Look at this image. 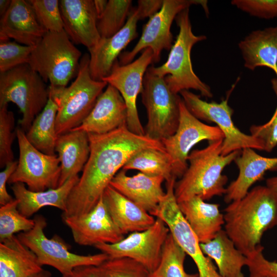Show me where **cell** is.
<instances>
[{
  "instance_id": "obj_1",
  "label": "cell",
  "mask_w": 277,
  "mask_h": 277,
  "mask_svg": "<svg viewBox=\"0 0 277 277\" xmlns=\"http://www.w3.org/2000/svg\"><path fill=\"white\" fill-rule=\"evenodd\" d=\"M90 152L82 175L68 197L62 217L88 213L97 204L113 177L137 152L165 150L161 142L131 132L124 126L110 132L88 133Z\"/></svg>"
},
{
  "instance_id": "obj_2",
  "label": "cell",
  "mask_w": 277,
  "mask_h": 277,
  "mask_svg": "<svg viewBox=\"0 0 277 277\" xmlns=\"http://www.w3.org/2000/svg\"><path fill=\"white\" fill-rule=\"evenodd\" d=\"M225 231L247 258L264 249L265 231L277 226V194L267 186H257L224 209Z\"/></svg>"
},
{
  "instance_id": "obj_3",
  "label": "cell",
  "mask_w": 277,
  "mask_h": 277,
  "mask_svg": "<svg viewBox=\"0 0 277 277\" xmlns=\"http://www.w3.org/2000/svg\"><path fill=\"white\" fill-rule=\"evenodd\" d=\"M223 140L210 142L205 148L190 152L187 169L174 184L177 203L194 196L205 201L225 194L228 178L223 171L235 161L241 151L223 155Z\"/></svg>"
},
{
  "instance_id": "obj_4",
  "label": "cell",
  "mask_w": 277,
  "mask_h": 277,
  "mask_svg": "<svg viewBox=\"0 0 277 277\" xmlns=\"http://www.w3.org/2000/svg\"><path fill=\"white\" fill-rule=\"evenodd\" d=\"M90 55H82L78 73L72 84L65 87L49 86V97L57 106L55 126L58 136L80 126L90 113L103 89L108 85L91 76Z\"/></svg>"
},
{
  "instance_id": "obj_5",
  "label": "cell",
  "mask_w": 277,
  "mask_h": 277,
  "mask_svg": "<svg viewBox=\"0 0 277 277\" xmlns=\"http://www.w3.org/2000/svg\"><path fill=\"white\" fill-rule=\"evenodd\" d=\"M179 28L176 40L170 50L167 61L159 67L150 66L156 75L165 78L169 89L178 94L183 90L193 89L202 96L211 98L210 87L194 73L191 60L192 47L204 41V35H196L192 30L189 17V8L181 11L175 19Z\"/></svg>"
},
{
  "instance_id": "obj_6",
  "label": "cell",
  "mask_w": 277,
  "mask_h": 277,
  "mask_svg": "<svg viewBox=\"0 0 277 277\" xmlns=\"http://www.w3.org/2000/svg\"><path fill=\"white\" fill-rule=\"evenodd\" d=\"M82 56L65 30L47 32L34 46L28 64L49 86L65 87L77 76Z\"/></svg>"
},
{
  "instance_id": "obj_7",
  "label": "cell",
  "mask_w": 277,
  "mask_h": 277,
  "mask_svg": "<svg viewBox=\"0 0 277 277\" xmlns=\"http://www.w3.org/2000/svg\"><path fill=\"white\" fill-rule=\"evenodd\" d=\"M49 98V87L28 64L0 73V107L11 102L22 113L19 127L26 133Z\"/></svg>"
},
{
  "instance_id": "obj_8",
  "label": "cell",
  "mask_w": 277,
  "mask_h": 277,
  "mask_svg": "<svg viewBox=\"0 0 277 277\" xmlns=\"http://www.w3.org/2000/svg\"><path fill=\"white\" fill-rule=\"evenodd\" d=\"M141 95L147 114L145 135L160 142L173 135L179 123L182 97L171 92L165 78L155 74L149 67L144 76Z\"/></svg>"
},
{
  "instance_id": "obj_9",
  "label": "cell",
  "mask_w": 277,
  "mask_h": 277,
  "mask_svg": "<svg viewBox=\"0 0 277 277\" xmlns=\"http://www.w3.org/2000/svg\"><path fill=\"white\" fill-rule=\"evenodd\" d=\"M33 219V228L18 233L17 236L35 254L42 266L52 267L63 275L80 266H97L108 258L106 254L102 252L89 255L71 252L68 244L58 235H54L51 238L46 236L44 230L47 223L44 216L36 214Z\"/></svg>"
},
{
  "instance_id": "obj_10",
  "label": "cell",
  "mask_w": 277,
  "mask_h": 277,
  "mask_svg": "<svg viewBox=\"0 0 277 277\" xmlns=\"http://www.w3.org/2000/svg\"><path fill=\"white\" fill-rule=\"evenodd\" d=\"M192 5H200L206 15L209 14L207 1L203 0H163L161 9L149 18L143 28L142 35L133 49L122 52L118 56L120 65L133 61L135 56L146 48H150L153 54V63L161 58L163 50H169L173 44L171 27L177 15Z\"/></svg>"
},
{
  "instance_id": "obj_11",
  "label": "cell",
  "mask_w": 277,
  "mask_h": 277,
  "mask_svg": "<svg viewBox=\"0 0 277 277\" xmlns=\"http://www.w3.org/2000/svg\"><path fill=\"white\" fill-rule=\"evenodd\" d=\"M180 94L188 110L200 120L216 124L224 135L222 153L227 155L246 148L264 150V146L258 138L242 132L234 124L233 109L227 99L220 103L207 102L189 90H183Z\"/></svg>"
},
{
  "instance_id": "obj_12",
  "label": "cell",
  "mask_w": 277,
  "mask_h": 277,
  "mask_svg": "<svg viewBox=\"0 0 277 277\" xmlns=\"http://www.w3.org/2000/svg\"><path fill=\"white\" fill-rule=\"evenodd\" d=\"M19 148L17 167L8 184L22 183L32 191H42L58 187L61 176L57 155L46 154L35 148L27 140L25 132L16 128Z\"/></svg>"
},
{
  "instance_id": "obj_13",
  "label": "cell",
  "mask_w": 277,
  "mask_h": 277,
  "mask_svg": "<svg viewBox=\"0 0 277 277\" xmlns=\"http://www.w3.org/2000/svg\"><path fill=\"white\" fill-rule=\"evenodd\" d=\"M175 179L166 182L165 195L152 214L162 220L174 239L194 262L199 277H223L212 260L202 250L200 243L182 214L174 192Z\"/></svg>"
},
{
  "instance_id": "obj_14",
  "label": "cell",
  "mask_w": 277,
  "mask_h": 277,
  "mask_svg": "<svg viewBox=\"0 0 277 277\" xmlns=\"http://www.w3.org/2000/svg\"><path fill=\"white\" fill-rule=\"evenodd\" d=\"M155 218L154 224L145 230L130 233L118 242L99 244L94 247L109 258L126 257L134 260L150 273L160 263L164 245L170 233L166 223Z\"/></svg>"
},
{
  "instance_id": "obj_15",
  "label": "cell",
  "mask_w": 277,
  "mask_h": 277,
  "mask_svg": "<svg viewBox=\"0 0 277 277\" xmlns=\"http://www.w3.org/2000/svg\"><path fill=\"white\" fill-rule=\"evenodd\" d=\"M224 138V134L217 126L201 122L188 110L182 98L177 130L161 142L170 157L173 176L180 179L185 173L190 150L196 144L204 140L210 142Z\"/></svg>"
},
{
  "instance_id": "obj_16",
  "label": "cell",
  "mask_w": 277,
  "mask_h": 277,
  "mask_svg": "<svg viewBox=\"0 0 277 277\" xmlns=\"http://www.w3.org/2000/svg\"><path fill=\"white\" fill-rule=\"evenodd\" d=\"M155 11V6L151 1H138L137 7L132 8L123 28L110 37L101 38L98 44L89 50L90 73L94 80L102 81L109 74L122 51L137 36L138 21L150 17Z\"/></svg>"
},
{
  "instance_id": "obj_17",
  "label": "cell",
  "mask_w": 277,
  "mask_h": 277,
  "mask_svg": "<svg viewBox=\"0 0 277 277\" xmlns=\"http://www.w3.org/2000/svg\"><path fill=\"white\" fill-rule=\"evenodd\" d=\"M153 63L152 51L146 48L138 58L129 64L120 65L116 60L109 74L102 79L119 91L127 108V127L131 132L140 135H145V129L139 118L136 100L143 90L144 75Z\"/></svg>"
},
{
  "instance_id": "obj_18",
  "label": "cell",
  "mask_w": 277,
  "mask_h": 277,
  "mask_svg": "<svg viewBox=\"0 0 277 277\" xmlns=\"http://www.w3.org/2000/svg\"><path fill=\"white\" fill-rule=\"evenodd\" d=\"M62 218L70 229L74 242L81 246L113 244L124 238L112 221L103 197L88 213Z\"/></svg>"
},
{
  "instance_id": "obj_19",
  "label": "cell",
  "mask_w": 277,
  "mask_h": 277,
  "mask_svg": "<svg viewBox=\"0 0 277 277\" xmlns=\"http://www.w3.org/2000/svg\"><path fill=\"white\" fill-rule=\"evenodd\" d=\"M60 9L64 29L73 43L86 47L95 46L101 37L93 0H61Z\"/></svg>"
},
{
  "instance_id": "obj_20",
  "label": "cell",
  "mask_w": 277,
  "mask_h": 277,
  "mask_svg": "<svg viewBox=\"0 0 277 277\" xmlns=\"http://www.w3.org/2000/svg\"><path fill=\"white\" fill-rule=\"evenodd\" d=\"M47 31L39 24L29 1L12 0L0 19V42L12 38L22 45L35 46Z\"/></svg>"
},
{
  "instance_id": "obj_21",
  "label": "cell",
  "mask_w": 277,
  "mask_h": 277,
  "mask_svg": "<svg viewBox=\"0 0 277 277\" xmlns=\"http://www.w3.org/2000/svg\"><path fill=\"white\" fill-rule=\"evenodd\" d=\"M127 108L123 97L116 88L108 85L82 124L71 131L103 134L127 126Z\"/></svg>"
},
{
  "instance_id": "obj_22",
  "label": "cell",
  "mask_w": 277,
  "mask_h": 277,
  "mask_svg": "<svg viewBox=\"0 0 277 277\" xmlns=\"http://www.w3.org/2000/svg\"><path fill=\"white\" fill-rule=\"evenodd\" d=\"M126 171H119L110 185L152 215L165 195L162 186L165 179L141 172L128 176Z\"/></svg>"
},
{
  "instance_id": "obj_23",
  "label": "cell",
  "mask_w": 277,
  "mask_h": 277,
  "mask_svg": "<svg viewBox=\"0 0 277 277\" xmlns=\"http://www.w3.org/2000/svg\"><path fill=\"white\" fill-rule=\"evenodd\" d=\"M239 173L237 178L226 188L224 201L230 203L243 198L256 182L269 170H277V157L260 155L254 149L246 148L234 161Z\"/></svg>"
},
{
  "instance_id": "obj_24",
  "label": "cell",
  "mask_w": 277,
  "mask_h": 277,
  "mask_svg": "<svg viewBox=\"0 0 277 277\" xmlns=\"http://www.w3.org/2000/svg\"><path fill=\"white\" fill-rule=\"evenodd\" d=\"M102 197L112 221L124 235L145 230L155 222L154 216L110 185Z\"/></svg>"
},
{
  "instance_id": "obj_25",
  "label": "cell",
  "mask_w": 277,
  "mask_h": 277,
  "mask_svg": "<svg viewBox=\"0 0 277 277\" xmlns=\"http://www.w3.org/2000/svg\"><path fill=\"white\" fill-rule=\"evenodd\" d=\"M179 209L200 243L213 239L224 225L219 204L194 196L178 203Z\"/></svg>"
},
{
  "instance_id": "obj_26",
  "label": "cell",
  "mask_w": 277,
  "mask_h": 277,
  "mask_svg": "<svg viewBox=\"0 0 277 277\" xmlns=\"http://www.w3.org/2000/svg\"><path fill=\"white\" fill-rule=\"evenodd\" d=\"M79 178L78 175L74 176L60 187L42 191H32L22 183L12 184L11 188L18 202V211L29 218L46 206L54 207L63 212L65 211L68 197Z\"/></svg>"
},
{
  "instance_id": "obj_27",
  "label": "cell",
  "mask_w": 277,
  "mask_h": 277,
  "mask_svg": "<svg viewBox=\"0 0 277 277\" xmlns=\"http://www.w3.org/2000/svg\"><path fill=\"white\" fill-rule=\"evenodd\" d=\"M245 68L266 67L277 77V26L252 31L239 43Z\"/></svg>"
},
{
  "instance_id": "obj_28",
  "label": "cell",
  "mask_w": 277,
  "mask_h": 277,
  "mask_svg": "<svg viewBox=\"0 0 277 277\" xmlns=\"http://www.w3.org/2000/svg\"><path fill=\"white\" fill-rule=\"evenodd\" d=\"M55 152L60 161L61 172L58 187L83 171L90 152L88 134L72 130L57 136Z\"/></svg>"
},
{
  "instance_id": "obj_29",
  "label": "cell",
  "mask_w": 277,
  "mask_h": 277,
  "mask_svg": "<svg viewBox=\"0 0 277 277\" xmlns=\"http://www.w3.org/2000/svg\"><path fill=\"white\" fill-rule=\"evenodd\" d=\"M43 270L35 254L17 235L0 242V277H36Z\"/></svg>"
},
{
  "instance_id": "obj_30",
  "label": "cell",
  "mask_w": 277,
  "mask_h": 277,
  "mask_svg": "<svg viewBox=\"0 0 277 277\" xmlns=\"http://www.w3.org/2000/svg\"><path fill=\"white\" fill-rule=\"evenodd\" d=\"M203 253L216 263L223 277H244L243 267L248 258L235 246L224 230L219 231L211 240L200 243Z\"/></svg>"
},
{
  "instance_id": "obj_31",
  "label": "cell",
  "mask_w": 277,
  "mask_h": 277,
  "mask_svg": "<svg viewBox=\"0 0 277 277\" xmlns=\"http://www.w3.org/2000/svg\"><path fill=\"white\" fill-rule=\"evenodd\" d=\"M57 106L49 97L43 110L36 116L25 133L28 141L37 150L48 155L55 154V120Z\"/></svg>"
},
{
  "instance_id": "obj_32",
  "label": "cell",
  "mask_w": 277,
  "mask_h": 277,
  "mask_svg": "<svg viewBox=\"0 0 277 277\" xmlns=\"http://www.w3.org/2000/svg\"><path fill=\"white\" fill-rule=\"evenodd\" d=\"M122 169H135L149 175L162 176L166 182L176 179L173 175L169 155L165 150L157 148H147L137 152Z\"/></svg>"
},
{
  "instance_id": "obj_33",
  "label": "cell",
  "mask_w": 277,
  "mask_h": 277,
  "mask_svg": "<svg viewBox=\"0 0 277 277\" xmlns=\"http://www.w3.org/2000/svg\"><path fill=\"white\" fill-rule=\"evenodd\" d=\"M187 254L170 232L164 245L160 263L149 277H199L198 273L186 272Z\"/></svg>"
},
{
  "instance_id": "obj_34",
  "label": "cell",
  "mask_w": 277,
  "mask_h": 277,
  "mask_svg": "<svg viewBox=\"0 0 277 277\" xmlns=\"http://www.w3.org/2000/svg\"><path fill=\"white\" fill-rule=\"evenodd\" d=\"M131 0H109L97 28L102 38L114 35L126 24L132 9Z\"/></svg>"
},
{
  "instance_id": "obj_35",
  "label": "cell",
  "mask_w": 277,
  "mask_h": 277,
  "mask_svg": "<svg viewBox=\"0 0 277 277\" xmlns=\"http://www.w3.org/2000/svg\"><path fill=\"white\" fill-rule=\"evenodd\" d=\"M18 202L14 200L0 207V242L15 233L26 232L34 226L33 219L23 215L17 209Z\"/></svg>"
},
{
  "instance_id": "obj_36",
  "label": "cell",
  "mask_w": 277,
  "mask_h": 277,
  "mask_svg": "<svg viewBox=\"0 0 277 277\" xmlns=\"http://www.w3.org/2000/svg\"><path fill=\"white\" fill-rule=\"evenodd\" d=\"M97 267V277H149L150 272L131 259L108 258Z\"/></svg>"
},
{
  "instance_id": "obj_37",
  "label": "cell",
  "mask_w": 277,
  "mask_h": 277,
  "mask_svg": "<svg viewBox=\"0 0 277 277\" xmlns=\"http://www.w3.org/2000/svg\"><path fill=\"white\" fill-rule=\"evenodd\" d=\"M8 105L0 107V167L3 168L14 161L12 145L17 138L13 113L8 109Z\"/></svg>"
},
{
  "instance_id": "obj_38",
  "label": "cell",
  "mask_w": 277,
  "mask_h": 277,
  "mask_svg": "<svg viewBox=\"0 0 277 277\" xmlns=\"http://www.w3.org/2000/svg\"><path fill=\"white\" fill-rule=\"evenodd\" d=\"M41 26L47 32H61L64 24L58 0H29Z\"/></svg>"
},
{
  "instance_id": "obj_39",
  "label": "cell",
  "mask_w": 277,
  "mask_h": 277,
  "mask_svg": "<svg viewBox=\"0 0 277 277\" xmlns=\"http://www.w3.org/2000/svg\"><path fill=\"white\" fill-rule=\"evenodd\" d=\"M33 48L9 40L0 42V73L28 64Z\"/></svg>"
},
{
  "instance_id": "obj_40",
  "label": "cell",
  "mask_w": 277,
  "mask_h": 277,
  "mask_svg": "<svg viewBox=\"0 0 277 277\" xmlns=\"http://www.w3.org/2000/svg\"><path fill=\"white\" fill-rule=\"evenodd\" d=\"M271 83L277 96V77L273 78ZM250 132L251 135L262 142L264 151H271L277 145V107L268 122L261 125H252L250 128Z\"/></svg>"
},
{
  "instance_id": "obj_41",
  "label": "cell",
  "mask_w": 277,
  "mask_h": 277,
  "mask_svg": "<svg viewBox=\"0 0 277 277\" xmlns=\"http://www.w3.org/2000/svg\"><path fill=\"white\" fill-rule=\"evenodd\" d=\"M231 3L253 16L264 19L277 17V0H233Z\"/></svg>"
},
{
  "instance_id": "obj_42",
  "label": "cell",
  "mask_w": 277,
  "mask_h": 277,
  "mask_svg": "<svg viewBox=\"0 0 277 277\" xmlns=\"http://www.w3.org/2000/svg\"><path fill=\"white\" fill-rule=\"evenodd\" d=\"M263 251V249L260 250L247 258L249 277H277V261L266 259Z\"/></svg>"
},
{
  "instance_id": "obj_43",
  "label": "cell",
  "mask_w": 277,
  "mask_h": 277,
  "mask_svg": "<svg viewBox=\"0 0 277 277\" xmlns=\"http://www.w3.org/2000/svg\"><path fill=\"white\" fill-rule=\"evenodd\" d=\"M18 161H14L8 163L5 169L0 172V205L6 204L13 201L14 199L8 192L6 185L8 180L15 170Z\"/></svg>"
},
{
  "instance_id": "obj_44",
  "label": "cell",
  "mask_w": 277,
  "mask_h": 277,
  "mask_svg": "<svg viewBox=\"0 0 277 277\" xmlns=\"http://www.w3.org/2000/svg\"><path fill=\"white\" fill-rule=\"evenodd\" d=\"M62 277H97V267L95 266H80Z\"/></svg>"
},
{
  "instance_id": "obj_45",
  "label": "cell",
  "mask_w": 277,
  "mask_h": 277,
  "mask_svg": "<svg viewBox=\"0 0 277 277\" xmlns=\"http://www.w3.org/2000/svg\"><path fill=\"white\" fill-rule=\"evenodd\" d=\"M108 1L94 0V6L98 19L102 16L106 8Z\"/></svg>"
},
{
  "instance_id": "obj_46",
  "label": "cell",
  "mask_w": 277,
  "mask_h": 277,
  "mask_svg": "<svg viewBox=\"0 0 277 277\" xmlns=\"http://www.w3.org/2000/svg\"><path fill=\"white\" fill-rule=\"evenodd\" d=\"M12 0L0 1V16L2 17L7 11L11 4Z\"/></svg>"
},
{
  "instance_id": "obj_47",
  "label": "cell",
  "mask_w": 277,
  "mask_h": 277,
  "mask_svg": "<svg viewBox=\"0 0 277 277\" xmlns=\"http://www.w3.org/2000/svg\"><path fill=\"white\" fill-rule=\"evenodd\" d=\"M266 186L277 194V176L268 179Z\"/></svg>"
},
{
  "instance_id": "obj_48",
  "label": "cell",
  "mask_w": 277,
  "mask_h": 277,
  "mask_svg": "<svg viewBox=\"0 0 277 277\" xmlns=\"http://www.w3.org/2000/svg\"><path fill=\"white\" fill-rule=\"evenodd\" d=\"M51 273L50 271L43 269L36 277H51Z\"/></svg>"
}]
</instances>
